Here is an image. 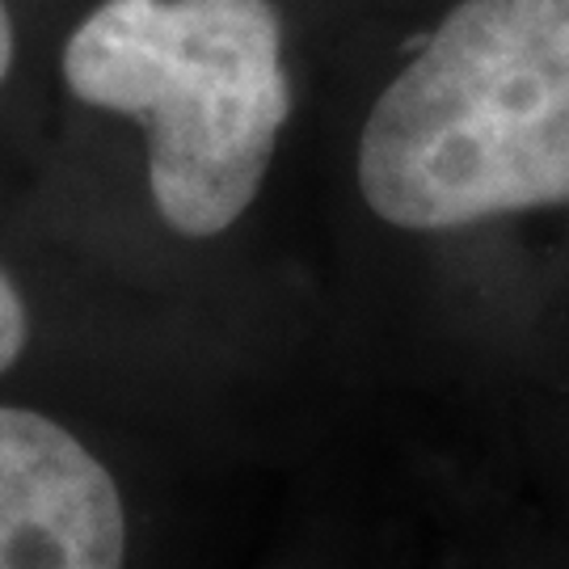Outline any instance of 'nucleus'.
<instances>
[{
  "label": "nucleus",
  "instance_id": "39448f33",
  "mask_svg": "<svg viewBox=\"0 0 569 569\" xmlns=\"http://www.w3.org/2000/svg\"><path fill=\"white\" fill-rule=\"evenodd\" d=\"M9 68H13V21H9V9L0 0V84L9 77Z\"/></svg>",
  "mask_w": 569,
  "mask_h": 569
},
{
  "label": "nucleus",
  "instance_id": "f257e3e1",
  "mask_svg": "<svg viewBox=\"0 0 569 569\" xmlns=\"http://www.w3.org/2000/svg\"><path fill=\"white\" fill-rule=\"evenodd\" d=\"M359 190L439 232L569 203V0H460L376 98Z\"/></svg>",
  "mask_w": 569,
  "mask_h": 569
},
{
  "label": "nucleus",
  "instance_id": "20e7f679",
  "mask_svg": "<svg viewBox=\"0 0 569 569\" xmlns=\"http://www.w3.org/2000/svg\"><path fill=\"white\" fill-rule=\"evenodd\" d=\"M21 346H26V305L13 279L0 270V376L18 363Z\"/></svg>",
  "mask_w": 569,
  "mask_h": 569
},
{
  "label": "nucleus",
  "instance_id": "f03ea898",
  "mask_svg": "<svg viewBox=\"0 0 569 569\" xmlns=\"http://www.w3.org/2000/svg\"><path fill=\"white\" fill-rule=\"evenodd\" d=\"M63 81L143 122L152 203L182 237L241 220L291 114L270 0H102L63 42Z\"/></svg>",
  "mask_w": 569,
  "mask_h": 569
},
{
  "label": "nucleus",
  "instance_id": "7ed1b4c3",
  "mask_svg": "<svg viewBox=\"0 0 569 569\" xmlns=\"http://www.w3.org/2000/svg\"><path fill=\"white\" fill-rule=\"evenodd\" d=\"M114 477L34 409L0 406V569H122Z\"/></svg>",
  "mask_w": 569,
  "mask_h": 569
}]
</instances>
